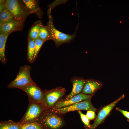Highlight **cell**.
Here are the masks:
<instances>
[{"label":"cell","mask_w":129,"mask_h":129,"mask_svg":"<svg viewBox=\"0 0 129 129\" xmlns=\"http://www.w3.org/2000/svg\"><path fill=\"white\" fill-rule=\"evenodd\" d=\"M37 121L44 129H61L66 124L62 115L56 113L50 109L45 110Z\"/></svg>","instance_id":"6da1fadb"},{"label":"cell","mask_w":129,"mask_h":129,"mask_svg":"<svg viewBox=\"0 0 129 129\" xmlns=\"http://www.w3.org/2000/svg\"><path fill=\"white\" fill-rule=\"evenodd\" d=\"M52 10L48 8L47 11L48 20L46 26L50 33L52 40H53L56 47H59L62 44L68 43L73 40L76 36V32L78 28V24L74 33L70 35L63 33L54 27L53 20L51 12Z\"/></svg>","instance_id":"7a4b0ae2"},{"label":"cell","mask_w":129,"mask_h":129,"mask_svg":"<svg viewBox=\"0 0 129 129\" xmlns=\"http://www.w3.org/2000/svg\"><path fill=\"white\" fill-rule=\"evenodd\" d=\"M5 8L11 12L15 20L24 24L27 17L33 13L22 0H6Z\"/></svg>","instance_id":"3957f363"},{"label":"cell","mask_w":129,"mask_h":129,"mask_svg":"<svg viewBox=\"0 0 129 129\" xmlns=\"http://www.w3.org/2000/svg\"><path fill=\"white\" fill-rule=\"evenodd\" d=\"M31 67L27 65L21 66L15 79L7 86L11 88H22L29 85L36 84L31 76Z\"/></svg>","instance_id":"277c9868"},{"label":"cell","mask_w":129,"mask_h":129,"mask_svg":"<svg viewBox=\"0 0 129 129\" xmlns=\"http://www.w3.org/2000/svg\"><path fill=\"white\" fill-rule=\"evenodd\" d=\"M27 109L24 114L19 121L23 125L31 122L37 121L43 111L47 109L43 104L29 100Z\"/></svg>","instance_id":"5b68a950"},{"label":"cell","mask_w":129,"mask_h":129,"mask_svg":"<svg viewBox=\"0 0 129 129\" xmlns=\"http://www.w3.org/2000/svg\"><path fill=\"white\" fill-rule=\"evenodd\" d=\"M44 91L43 105L47 109L51 108L64 95L66 90L59 86L49 90H45Z\"/></svg>","instance_id":"8992f818"},{"label":"cell","mask_w":129,"mask_h":129,"mask_svg":"<svg viewBox=\"0 0 129 129\" xmlns=\"http://www.w3.org/2000/svg\"><path fill=\"white\" fill-rule=\"evenodd\" d=\"M50 109L55 113L61 115L75 111L91 110L96 112L98 110L93 106L91 100L83 101L64 107L55 109Z\"/></svg>","instance_id":"52a82bcc"},{"label":"cell","mask_w":129,"mask_h":129,"mask_svg":"<svg viewBox=\"0 0 129 129\" xmlns=\"http://www.w3.org/2000/svg\"><path fill=\"white\" fill-rule=\"evenodd\" d=\"M21 90L27 94L29 100L43 105L44 91L38 87L36 84L29 85L23 87Z\"/></svg>","instance_id":"ba28073f"},{"label":"cell","mask_w":129,"mask_h":129,"mask_svg":"<svg viewBox=\"0 0 129 129\" xmlns=\"http://www.w3.org/2000/svg\"><path fill=\"white\" fill-rule=\"evenodd\" d=\"M124 97V95H122L114 102L104 106L98 112L94 123L91 126L90 128L88 129H96L99 125L103 122L116 104L123 99Z\"/></svg>","instance_id":"9c48e42d"},{"label":"cell","mask_w":129,"mask_h":129,"mask_svg":"<svg viewBox=\"0 0 129 129\" xmlns=\"http://www.w3.org/2000/svg\"><path fill=\"white\" fill-rule=\"evenodd\" d=\"M92 95H88L81 92L67 100H63L60 98L51 108L57 109L64 107L83 101L91 100Z\"/></svg>","instance_id":"30bf717a"},{"label":"cell","mask_w":129,"mask_h":129,"mask_svg":"<svg viewBox=\"0 0 129 129\" xmlns=\"http://www.w3.org/2000/svg\"><path fill=\"white\" fill-rule=\"evenodd\" d=\"M24 25L15 20L5 23L0 26V34L9 35L13 32L22 31L23 29Z\"/></svg>","instance_id":"8fae6325"},{"label":"cell","mask_w":129,"mask_h":129,"mask_svg":"<svg viewBox=\"0 0 129 129\" xmlns=\"http://www.w3.org/2000/svg\"><path fill=\"white\" fill-rule=\"evenodd\" d=\"M71 82L73 85V88L71 92L61 99L63 100H67L74 96L81 93L85 84L86 80L78 77L72 78Z\"/></svg>","instance_id":"7c38bea8"},{"label":"cell","mask_w":129,"mask_h":129,"mask_svg":"<svg viewBox=\"0 0 129 129\" xmlns=\"http://www.w3.org/2000/svg\"><path fill=\"white\" fill-rule=\"evenodd\" d=\"M102 83L93 79L86 80V82L82 91V93L86 95H93L102 86Z\"/></svg>","instance_id":"4fadbf2b"},{"label":"cell","mask_w":129,"mask_h":129,"mask_svg":"<svg viewBox=\"0 0 129 129\" xmlns=\"http://www.w3.org/2000/svg\"><path fill=\"white\" fill-rule=\"evenodd\" d=\"M28 9L40 19L42 17L43 12L39 5V0H22Z\"/></svg>","instance_id":"5bb4252c"},{"label":"cell","mask_w":129,"mask_h":129,"mask_svg":"<svg viewBox=\"0 0 129 129\" xmlns=\"http://www.w3.org/2000/svg\"><path fill=\"white\" fill-rule=\"evenodd\" d=\"M9 35L0 34V60L3 64H5L7 61L5 54V47Z\"/></svg>","instance_id":"9a60e30c"},{"label":"cell","mask_w":129,"mask_h":129,"mask_svg":"<svg viewBox=\"0 0 129 129\" xmlns=\"http://www.w3.org/2000/svg\"><path fill=\"white\" fill-rule=\"evenodd\" d=\"M22 126L19 122H14L11 120L0 121V129H22Z\"/></svg>","instance_id":"2e32d148"},{"label":"cell","mask_w":129,"mask_h":129,"mask_svg":"<svg viewBox=\"0 0 129 129\" xmlns=\"http://www.w3.org/2000/svg\"><path fill=\"white\" fill-rule=\"evenodd\" d=\"M35 45V40L28 37L27 57L28 61L30 63L34 62Z\"/></svg>","instance_id":"e0dca14e"},{"label":"cell","mask_w":129,"mask_h":129,"mask_svg":"<svg viewBox=\"0 0 129 129\" xmlns=\"http://www.w3.org/2000/svg\"><path fill=\"white\" fill-rule=\"evenodd\" d=\"M42 23L40 21H37L35 22L30 29L28 37L34 40L38 38L40 29Z\"/></svg>","instance_id":"ac0fdd59"},{"label":"cell","mask_w":129,"mask_h":129,"mask_svg":"<svg viewBox=\"0 0 129 129\" xmlns=\"http://www.w3.org/2000/svg\"><path fill=\"white\" fill-rule=\"evenodd\" d=\"M15 20L11 13L5 8L0 13V26Z\"/></svg>","instance_id":"d6986e66"},{"label":"cell","mask_w":129,"mask_h":129,"mask_svg":"<svg viewBox=\"0 0 129 129\" xmlns=\"http://www.w3.org/2000/svg\"><path fill=\"white\" fill-rule=\"evenodd\" d=\"M38 38L44 42L49 40H52L50 32L46 26L42 23L41 26L38 34Z\"/></svg>","instance_id":"ffe728a7"},{"label":"cell","mask_w":129,"mask_h":129,"mask_svg":"<svg viewBox=\"0 0 129 129\" xmlns=\"http://www.w3.org/2000/svg\"><path fill=\"white\" fill-rule=\"evenodd\" d=\"M22 129H44L37 121L31 122L23 125Z\"/></svg>","instance_id":"44dd1931"},{"label":"cell","mask_w":129,"mask_h":129,"mask_svg":"<svg viewBox=\"0 0 129 129\" xmlns=\"http://www.w3.org/2000/svg\"><path fill=\"white\" fill-rule=\"evenodd\" d=\"M35 51L33 58L34 62L36 59L42 45L45 42L44 41L38 38L35 39Z\"/></svg>","instance_id":"7402d4cb"},{"label":"cell","mask_w":129,"mask_h":129,"mask_svg":"<svg viewBox=\"0 0 129 129\" xmlns=\"http://www.w3.org/2000/svg\"><path fill=\"white\" fill-rule=\"evenodd\" d=\"M78 112L85 127L87 129L90 128L91 125L90 123L89 120L86 115L83 114L80 111H78Z\"/></svg>","instance_id":"603a6c76"},{"label":"cell","mask_w":129,"mask_h":129,"mask_svg":"<svg viewBox=\"0 0 129 129\" xmlns=\"http://www.w3.org/2000/svg\"><path fill=\"white\" fill-rule=\"evenodd\" d=\"M66 0H56L50 4L48 5V8H50L52 10L56 6L60 4L64 3L66 2Z\"/></svg>","instance_id":"cb8c5ba5"},{"label":"cell","mask_w":129,"mask_h":129,"mask_svg":"<svg viewBox=\"0 0 129 129\" xmlns=\"http://www.w3.org/2000/svg\"><path fill=\"white\" fill-rule=\"evenodd\" d=\"M86 115L89 120L94 119L96 116L95 112L91 110L87 111Z\"/></svg>","instance_id":"d4e9b609"},{"label":"cell","mask_w":129,"mask_h":129,"mask_svg":"<svg viewBox=\"0 0 129 129\" xmlns=\"http://www.w3.org/2000/svg\"><path fill=\"white\" fill-rule=\"evenodd\" d=\"M116 109L118 111L121 113L124 116L129 120V112L120 109L118 107H117Z\"/></svg>","instance_id":"484cf974"},{"label":"cell","mask_w":129,"mask_h":129,"mask_svg":"<svg viewBox=\"0 0 129 129\" xmlns=\"http://www.w3.org/2000/svg\"><path fill=\"white\" fill-rule=\"evenodd\" d=\"M6 0H0V12H1L5 8Z\"/></svg>","instance_id":"4316f807"}]
</instances>
